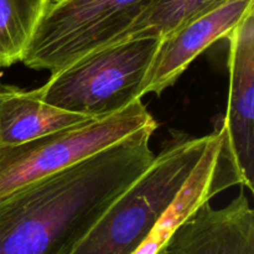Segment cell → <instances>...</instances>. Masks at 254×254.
<instances>
[{"instance_id":"cell-1","label":"cell","mask_w":254,"mask_h":254,"mask_svg":"<svg viewBox=\"0 0 254 254\" xmlns=\"http://www.w3.org/2000/svg\"><path fill=\"white\" fill-rule=\"evenodd\" d=\"M145 127L0 201V254H61L151 165Z\"/></svg>"},{"instance_id":"cell-2","label":"cell","mask_w":254,"mask_h":254,"mask_svg":"<svg viewBox=\"0 0 254 254\" xmlns=\"http://www.w3.org/2000/svg\"><path fill=\"white\" fill-rule=\"evenodd\" d=\"M212 139L175 133L145 173L61 254H133L176 197Z\"/></svg>"},{"instance_id":"cell-3","label":"cell","mask_w":254,"mask_h":254,"mask_svg":"<svg viewBox=\"0 0 254 254\" xmlns=\"http://www.w3.org/2000/svg\"><path fill=\"white\" fill-rule=\"evenodd\" d=\"M160 40L123 41L97 50L35 89L52 107L97 121L123 111L140 98V87Z\"/></svg>"},{"instance_id":"cell-4","label":"cell","mask_w":254,"mask_h":254,"mask_svg":"<svg viewBox=\"0 0 254 254\" xmlns=\"http://www.w3.org/2000/svg\"><path fill=\"white\" fill-rule=\"evenodd\" d=\"M154 0H50L22 64L50 74L116 44Z\"/></svg>"},{"instance_id":"cell-5","label":"cell","mask_w":254,"mask_h":254,"mask_svg":"<svg viewBox=\"0 0 254 254\" xmlns=\"http://www.w3.org/2000/svg\"><path fill=\"white\" fill-rule=\"evenodd\" d=\"M151 126L158 124L138 99L107 118L69 127L19 145H0V201L22 186L64 170Z\"/></svg>"},{"instance_id":"cell-6","label":"cell","mask_w":254,"mask_h":254,"mask_svg":"<svg viewBox=\"0 0 254 254\" xmlns=\"http://www.w3.org/2000/svg\"><path fill=\"white\" fill-rule=\"evenodd\" d=\"M253 10L254 0H230L160 39L141 83L140 98L149 93L160 96L178 81L198 55L215 42L227 39Z\"/></svg>"},{"instance_id":"cell-7","label":"cell","mask_w":254,"mask_h":254,"mask_svg":"<svg viewBox=\"0 0 254 254\" xmlns=\"http://www.w3.org/2000/svg\"><path fill=\"white\" fill-rule=\"evenodd\" d=\"M230 93L222 127L243 180L254 188V10L227 36Z\"/></svg>"},{"instance_id":"cell-8","label":"cell","mask_w":254,"mask_h":254,"mask_svg":"<svg viewBox=\"0 0 254 254\" xmlns=\"http://www.w3.org/2000/svg\"><path fill=\"white\" fill-rule=\"evenodd\" d=\"M158 254H254V211L241 192L227 206L198 207Z\"/></svg>"},{"instance_id":"cell-9","label":"cell","mask_w":254,"mask_h":254,"mask_svg":"<svg viewBox=\"0 0 254 254\" xmlns=\"http://www.w3.org/2000/svg\"><path fill=\"white\" fill-rule=\"evenodd\" d=\"M89 121L92 119L45 103L35 89L0 86L1 146L19 145Z\"/></svg>"},{"instance_id":"cell-10","label":"cell","mask_w":254,"mask_h":254,"mask_svg":"<svg viewBox=\"0 0 254 254\" xmlns=\"http://www.w3.org/2000/svg\"><path fill=\"white\" fill-rule=\"evenodd\" d=\"M227 1L230 0H154L116 44L139 39L160 40Z\"/></svg>"},{"instance_id":"cell-11","label":"cell","mask_w":254,"mask_h":254,"mask_svg":"<svg viewBox=\"0 0 254 254\" xmlns=\"http://www.w3.org/2000/svg\"><path fill=\"white\" fill-rule=\"evenodd\" d=\"M50 0H0V68L22 61Z\"/></svg>"},{"instance_id":"cell-12","label":"cell","mask_w":254,"mask_h":254,"mask_svg":"<svg viewBox=\"0 0 254 254\" xmlns=\"http://www.w3.org/2000/svg\"><path fill=\"white\" fill-rule=\"evenodd\" d=\"M0 78H1V72H0ZM0 86H1V82H0Z\"/></svg>"}]
</instances>
